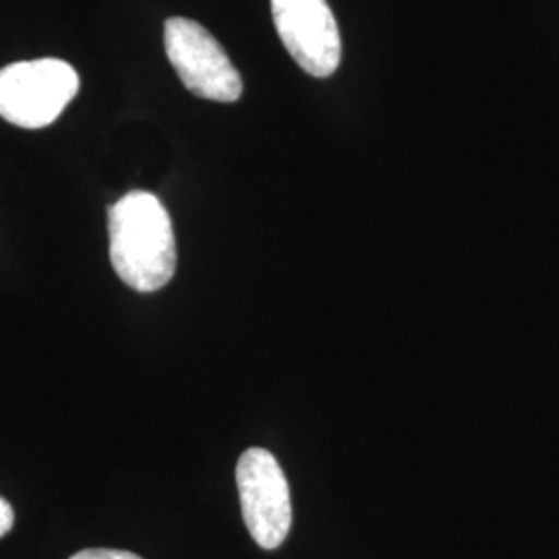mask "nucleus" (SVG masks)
I'll use <instances>...</instances> for the list:
<instances>
[{
	"label": "nucleus",
	"instance_id": "nucleus-1",
	"mask_svg": "<svg viewBox=\"0 0 559 559\" xmlns=\"http://www.w3.org/2000/svg\"><path fill=\"white\" fill-rule=\"evenodd\" d=\"M110 261L119 278L138 293H156L177 272V240L162 201L131 191L108 207Z\"/></svg>",
	"mask_w": 559,
	"mask_h": 559
},
{
	"label": "nucleus",
	"instance_id": "nucleus-2",
	"mask_svg": "<svg viewBox=\"0 0 559 559\" xmlns=\"http://www.w3.org/2000/svg\"><path fill=\"white\" fill-rule=\"evenodd\" d=\"M78 71L59 59L21 60L0 69V117L21 129H44L80 92Z\"/></svg>",
	"mask_w": 559,
	"mask_h": 559
},
{
	"label": "nucleus",
	"instance_id": "nucleus-3",
	"mask_svg": "<svg viewBox=\"0 0 559 559\" xmlns=\"http://www.w3.org/2000/svg\"><path fill=\"white\" fill-rule=\"evenodd\" d=\"M164 46L182 85L198 98L237 102L242 80L221 41L201 23L170 17L164 25Z\"/></svg>",
	"mask_w": 559,
	"mask_h": 559
},
{
	"label": "nucleus",
	"instance_id": "nucleus-4",
	"mask_svg": "<svg viewBox=\"0 0 559 559\" xmlns=\"http://www.w3.org/2000/svg\"><path fill=\"white\" fill-rule=\"evenodd\" d=\"M240 510L247 531L261 549H278L293 524L288 480L276 456L263 448H249L237 464Z\"/></svg>",
	"mask_w": 559,
	"mask_h": 559
},
{
	"label": "nucleus",
	"instance_id": "nucleus-5",
	"mask_svg": "<svg viewBox=\"0 0 559 559\" xmlns=\"http://www.w3.org/2000/svg\"><path fill=\"white\" fill-rule=\"evenodd\" d=\"M280 40L300 69L325 80L342 59L338 23L328 0H272Z\"/></svg>",
	"mask_w": 559,
	"mask_h": 559
},
{
	"label": "nucleus",
	"instance_id": "nucleus-6",
	"mask_svg": "<svg viewBox=\"0 0 559 559\" xmlns=\"http://www.w3.org/2000/svg\"><path fill=\"white\" fill-rule=\"evenodd\" d=\"M69 559H141L131 551H119V549H83Z\"/></svg>",
	"mask_w": 559,
	"mask_h": 559
},
{
	"label": "nucleus",
	"instance_id": "nucleus-7",
	"mask_svg": "<svg viewBox=\"0 0 559 559\" xmlns=\"http://www.w3.org/2000/svg\"><path fill=\"white\" fill-rule=\"evenodd\" d=\"M15 524V512L11 508V503L0 498V537H4Z\"/></svg>",
	"mask_w": 559,
	"mask_h": 559
}]
</instances>
